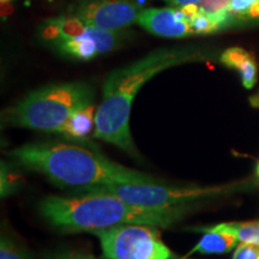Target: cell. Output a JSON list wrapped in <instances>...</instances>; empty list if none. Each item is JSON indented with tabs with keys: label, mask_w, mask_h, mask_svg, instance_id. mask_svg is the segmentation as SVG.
<instances>
[{
	"label": "cell",
	"mask_w": 259,
	"mask_h": 259,
	"mask_svg": "<svg viewBox=\"0 0 259 259\" xmlns=\"http://www.w3.org/2000/svg\"><path fill=\"white\" fill-rule=\"evenodd\" d=\"M221 191L222 189L219 187L163 186L157 183H145L87 186L76 190L74 193L111 194L135 205L158 208L191 204L198 199L218 194Z\"/></svg>",
	"instance_id": "5"
},
{
	"label": "cell",
	"mask_w": 259,
	"mask_h": 259,
	"mask_svg": "<svg viewBox=\"0 0 259 259\" xmlns=\"http://www.w3.org/2000/svg\"><path fill=\"white\" fill-rule=\"evenodd\" d=\"M137 23L150 34L162 37L191 36L190 22L181 19L176 9H147L142 10Z\"/></svg>",
	"instance_id": "9"
},
{
	"label": "cell",
	"mask_w": 259,
	"mask_h": 259,
	"mask_svg": "<svg viewBox=\"0 0 259 259\" xmlns=\"http://www.w3.org/2000/svg\"><path fill=\"white\" fill-rule=\"evenodd\" d=\"M250 103L252 107H255V108H259V93L255 94V95L250 97Z\"/></svg>",
	"instance_id": "22"
},
{
	"label": "cell",
	"mask_w": 259,
	"mask_h": 259,
	"mask_svg": "<svg viewBox=\"0 0 259 259\" xmlns=\"http://www.w3.org/2000/svg\"><path fill=\"white\" fill-rule=\"evenodd\" d=\"M121 38L118 31L87 27L85 32L80 36L60 41V50L77 59L90 60L99 54L114 51L120 45Z\"/></svg>",
	"instance_id": "8"
},
{
	"label": "cell",
	"mask_w": 259,
	"mask_h": 259,
	"mask_svg": "<svg viewBox=\"0 0 259 259\" xmlns=\"http://www.w3.org/2000/svg\"><path fill=\"white\" fill-rule=\"evenodd\" d=\"M44 259H97L95 255L84 251L77 250H61L46 253Z\"/></svg>",
	"instance_id": "19"
},
{
	"label": "cell",
	"mask_w": 259,
	"mask_h": 259,
	"mask_svg": "<svg viewBox=\"0 0 259 259\" xmlns=\"http://www.w3.org/2000/svg\"><path fill=\"white\" fill-rule=\"evenodd\" d=\"M52 22L57 27L58 40L60 41L78 37L87 30V25L76 16H71V17L67 18L52 19Z\"/></svg>",
	"instance_id": "14"
},
{
	"label": "cell",
	"mask_w": 259,
	"mask_h": 259,
	"mask_svg": "<svg viewBox=\"0 0 259 259\" xmlns=\"http://www.w3.org/2000/svg\"><path fill=\"white\" fill-rule=\"evenodd\" d=\"M231 0H202L199 3V10L204 14L212 16L225 28L231 23V16L228 14V8Z\"/></svg>",
	"instance_id": "16"
},
{
	"label": "cell",
	"mask_w": 259,
	"mask_h": 259,
	"mask_svg": "<svg viewBox=\"0 0 259 259\" xmlns=\"http://www.w3.org/2000/svg\"><path fill=\"white\" fill-rule=\"evenodd\" d=\"M258 257H259L258 245L241 242V244L236 247L232 259H258Z\"/></svg>",
	"instance_id": "20"
},
{
	"label": "cell",
	"mask_w": 259,
	"mask_h": 259,
	"mask_svg": "<svg viewBox=\"0 0 259 259\" xmlns=\"http://www.w3.org/2000/svg\"><path fill=\"white\" fill-rule=\"evenodd\" d=\"M258 259H259V257H258Z\"/></svg>",
	"instance_id": "25"
},
{
	"label": "cell",
	"mask_w": 259,
	"mask_h": 259,
	"mask_svg": "<svg viewBox=\"0 0 259 259\" xmlns=\"http://www.w3.org/2000/svg\"><path fill=\"white\" fill-rule=\"evenodd\" d=\"M197 231L209 232L218 231L225 232L234 235L240 242L259 246V222H231L220 223L218 226L208 227V228H197Z\"/></svg>",
	"instance_id": "13"
},
{
	"label": "cell",
	"mask_w": 259,
	"mask_h": 259,
	"mask_svg": "<svg viewBox=\"0 0 259 259\" xmlns=\"http://www.w3.org/2000/svg\"><path fill=\"white\" fill-rule=\"evenodd\" d=\"M94 92L87 83L69 82L44 87L3 113L6 125L60 132L74 112L93 105Z\"/></svg>",
	"instance_id": "4"
},
{
	"label": "cell",
	"mask_w": 259,
	"mask_h": 259,
	"mask_svg": "<svg viewBox=\"0 0 259 259\" xmlns=\"http://www.w3.org/2000/svg\"><path fill=\"white\" fill-rule=\"evenodd\" d=\"M191 210V204L148 208L130 204L118 197L102 193H74L50 196L41 200L40 212L52 226L63 232H89L121 225L169 227Z\"/></svg>",
	"instance_id": "2"
},
{
	"label": "cell",
	"mask_w": 259,
	"mask_h": 259,
	"mask_svg": "<svg viewBox=\"0 0 259 259\" xmlns=\"http://www.w3.org/2000/svg\"><path fill=\"white\" fill-rule=\"evenodd\" d=\"M10 0H2V4H5V3H9Z\"/></svg>",
	"instance_id": "23"
},
{
	"label": "cell",
	"mask_w": 259,
	"mask_h": 259,
	"mask_svg": "<svg viewBox=\"0 0 259 259\" xmlns=\"http://www.w3.org/2000/svg\"><path fill=\"white\" fill-rule=\"evenodd\" d=\"M257 174H258V177H259V163H258V166H257Z\"/></svg>",
	"instance_id": "24"
},
{
	"label": "cell",
	"mask_w": 259,
	"mask_h": 259,
	"mask_svg": "<svg viewBox=\"0 0 259 259\" xmlns=\"http://www.w3.org/2000/svg\"><path fill=\"white\" fill-rule=\"evenodd\" d=\"M198 51L189 47L157 50L135 63L113 71L103 84V96L96 109L94 137L136 155L130 114L139 89L162 71L199 60Z\"/></svg>",
	"instance_id": "3"
},
{
	"label": "cell",
	"mask_w": 259,
	"mask_h": 259,
	"mask_svg": "<svg viewBox=\"0 0 259 259\" xmlns=\"http://www.w3.org/2000/svg\"><path fill=\"white\" fill-rule=\"evenodd\" d=\"M191 30L193 35H205L211 34L222 29V25L220 22L212 16L204 14L199 10V12L190 22Z\"/></svg>",
	"instance_id": "17"
},
{
	"label": "cell",
	"mask_w": 259,
	"mask_h": 259,
	"mask_svg": "<svg viewBox=\"0 0 259 259\" xmlns=\"http://www.w3.org/2000/svg\"><path fill=\"white\" fill-rule=\"evenodd\" d=\"M239 240L234 235L225 232L209 231L205 232L200 241L191 250L190 254H223L232 251Z\"/></svg>",
	"instance_id": "11"
},
{
	"label": "cell",
	"mask_w": 259,
	"mask_h": 259,
	"mask_svg": "<svg viewBox=\"0 0 259 259\" xmlns=\"http://www.w3.org/2000/svg\"><path fill=\"white\" fill-rule=\"evenodd\" d=\"M141 6L130 0H88L74 10L73 16L88 28L118 31L137 22Z\"/></svg>",
	"instance_id": "7"
},
{
	"label": "cell",
	"mask_w": 259,
	"mask_h": 259,
	"mask_svg": "<svg viewBox=\"0 0 259 259\" xmlns=\"http://www.w3.org/2000/svg\"><path fill=\"white\" fill-rule=\"evenodd\" d=\"M95 106L89 105L88 107H84L70 116L69 120L65 122L59 134L73 138L87 137L92 132V130L95 128Z\"/></svg>",
	"instance_id": "12"
},
{
	"label": "cell",
	"mask_w": 259,
	"mask_h": 259,
	"mask_svg": "<svg viewBox=\"0 0 259 259\" xmlns=\"http://www.w3.org/2000/svg\"><path fill=\"white\" fill-rule=\"evenodd\" d=\"M228 14L231 16V21L258 18L259 0H231Z\"/></svg>",
	"instance_id": "15"
},
{
	"label": "cell",
	"mask_w": 259,
	"mask_h": 259,
	"mask_svg": "<svg viewBox=\"0 0 259 259\" xmlns=\"http://www.w3.org/2000/svg\"><path fill=\"white\" fill-rule=\"evenodd\" d=\"M9 154L22 166L44 174L61 187L158 183L157 178L116 163L96 149L82 144L32 143L14 149Z\"/></svg>",
	"instance_id": "1"
},
{
	"label": "cell",
	"mask_w": 259,
	"mask_h": 259,
	"mask_svg": "<svg viewBox=\"0 0 259 259\" xmlns=\"http://www.w3.org/2000/svg\"><path fill=\"white\" fill-rule=\"evenodd\" d=\"M221 63L229 69L239 71L242 85L246 89H252L257 83L258 65L250 52L240 47H231L226 50L220 58Z\"/></svg>",
	"instance_id": "10"
},
{
	"label": "cell",
	"mask_w": 259,
	"mask_h": 259,
	"mask_svg": "<svg viewBox=\"0 0 259 259\" xmlns=\"http://www.w3.org/2000/svg\"><path fill=\"white\" fill-rule=\"evenodd\" d=\"M0 259H32L29 252L17 241L3 234L0 240Z\"/></svg>",
	"instance_id": "18"
},
{
	"label": "cell",
	"mask_w": 259,
	"mask_h": 259,
	"mask_svg": "<svg viewBox=\"0 0 259 259\" xmlns=\"http://www.w3.org/2000/svg\"><path fill=\"white\" fill-rule=\"evenodd\" d=\"M163 2L170 3V4L177 5V6H185L190 4H199L202 0H163Z\"/></svg>",
	"instance_id": "21"
},
{
	"label": "cell",
	"mask_w": 259,
	"mask_h": 259,
	"mask_svg": "<svg viewBox=\"0 0 259 259\" xmlns=\"http://www.w3.org/2000/svg\"><path fill=\"white\" fill-rule=\"evenodd\" d=\"M107 259H173L154 226L121 225L93 233Z\"/></svg>",
	"instance_id": "6"
}]
</instances>
